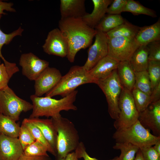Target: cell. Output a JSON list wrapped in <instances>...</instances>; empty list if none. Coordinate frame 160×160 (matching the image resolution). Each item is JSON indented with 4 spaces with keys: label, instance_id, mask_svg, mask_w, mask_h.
Returning <instances> with one entry per match:
<instances>
[{
    "label": "cell",
    "instance_id": "1",
    "mask_svg": "<svg viewBox=\"0 0 160 160\" xmlns=\"http://www.w3.org/2000/svg\"><path fill=\"white\" fill-rule=\"evenodd\" d=\"M58 27L67 40L68 52L66 57L71 63L74 62L76 55L80 50L91 45L97 32L87 25L82 18L60 19Z\"/></svg>",
    "mask_w": 160,
    "mask_h": 160
},
{
    "label": "cell",
    "instance_id": "2",
    "mask_svg": "<svg viewBox=\"0 0 160 160\" xmlns=\"http://www.w3.org/2000/svg\"><path fill=\"white\" fill-rule=\"evenodd\" d=\"M78 92L75 90L59 100L49 97H38L34 94L31 95L30 98L32 102L33 111L29 118L45 116L55 118L61 116L60 113L62 111L77 110L74 103Z\"/></svg>",
    "mask_w": 160,
    "mask_h": 160
},
{
    "label": "cell",
    "instance_id": "3",
    "mask_svg": "<svg viewBox=\"0 0 160 160\" xmlns=\"http://www.w3.org/2000/svg\"><path fill=\"white\" fill-rule=\"evenodd\" d=\"M57 132V155L58 160H64L67 155L79 145L78 132L73 123L61 116L51 118Z\"/></svg>",
    "mask_w": 160,
    "mask_h": 160
},
{
    "label": "cell",
    "instance_id": "4",
    "mask_svg": "<svg viewBox=\"0 0 160 160\" xmlns=\"http://www.w3.org/2000/svg\"><path fill=\"white\" fill-rule=\"evenodd\" d=\"M97 80L93 78L83 66L74 65L62 76L56 86L45 94L52 97L59 95L62 97L68 95L80 85L88 83L97 84Z\"/></svg>",
    "mask_w": 160,
    "mask_h": 160
},
{
    "label": "cell",
    "instance_id": "5",
    "mask_svg": "<svg viewBox=\"0 0 160 160\" xmlns=\"http://www.w3.org/2000/svg\"><path fill=\"white\" fill-rule=\"evenodd\" d=\"M113 138L116 142L130 143L139 148L152 146L160 139V137L152 134L138 120L129 127L116 130Z\"/></svg>",
    "mask_w": 160,
    "mask_h": 160
},
{
    "label": "cell",
    "instance_id": "6",
    "mask_svg": "<svg viewBox=\"0 0 160 160\" xmlns=\"http://www.w3.org/2000/svg\"><path fill=\"white\" fill-rule=\"evenodd\" d=\"M32 104L19 97L8 86L0 90V113L15 121L22 112L32 109Z\"/></svg>",
    "mask_w": 160,
    "mask_h": 160
},
{
    "label": "cell",
    "instance_id": "7",
    "mask_svg": "<svg viewBox=\"0 0 160 160\" xmlns=\"http://www.w3.org/2000/svg\"><path fill=\"white\" fill-rule=\"evenodd\" d=\"M105 94L108 104V111L111 118L117 119L119 114L118 103L123 86L118 76L117 69L108 77L97 80V84Z\"/></svg>",
    "mask_w": 160,
    "mask_h": 160
},
{
    "label": "cell",
    "instance_id": "8",
    "mask_svg": "<svg viewBox=\"0 0 160 160\" xmlns=\"http://www.w3.org/2000/svg\"><path fill=\"white\" fill-rule=\"evenodd\" d=\"M119 114L113 126L116 130L129 127L138 120L139 113L131 92L123 87L118 103Z\"/></svg>",
    "mask_w": 160,
    "mask_h": 160
},
{
    "label": "cell",
    "instance_id": "9",
    "mask_svg": "<svg viewBox=\"0 0 160 160\" xmlns=\"http://www.w3.org/2000/svg\"><path fill=\"white\" fill-rule=\"evenodd\" d=\"M107 56L119 62L129 60L139 47L135 38L108 37Z\"/></svg>",
    "mask_w": 160,
    "mask_h": 160
},
{
    "label": "cell",
    "instance_id": "10",
    "mask_svg": "<svg viewBox=\"0 0 160 160\" xmlns=\"http://www.w3.org/2000/svg\"><path fill=\"white\" fill-rule=\"evenodd\" d=\"M94 43L90 46L88 52L87 60L83 66L89 71L108 54V37L106 33L97 31Z\"/></svg>",
    "mask_w": 160,
    "mask_h": 160
},
{
    "label": "cell",
    "instance_id": "11",
    "mask_svg": "<svg viewBox=\"0 0 160 160\" xmlns=\"http://www.w3.org/2000/svg\"><path fill=\"white\" fill-rule=\"evenodd\" d=\"M19 64L22 74L31 81H35L46 68L49 63L31 52L24 53L20 57Z\"/></svg>",
    "mask_w": 160,
    "mask_h": 160
},
{
    "label": "cell",
    "instance_id": "12",
    "mask_svg": "<svg viewBox=\"0 0 160 160\" xmlns=\"http://www.w3.org/2000/svg\"><path fill=\"white\" fill-rule=\"evenodd\" d=\"M42 47L47 54L62 57H67L68 52L67 40L58 28L48 33Z\"/></svg>",
    "mask_w": 160,
    "mask_h": 160
},
{
    "label": "cell",
    "instance_id": "13",
    "mask_svg": "<svg viewBox=\"0 0 160 160\" xmlns=\"http://www.w3.org/2000/svg\"><path fill=\"white\" fill-rule=\"evenodd\" d=\"M138 120L153 135L160 137V100L151 103L144 110L139 113Z\"/></svg>",
    "mask_w": 160,
    "mask_h": 160
},
{
    "label": "cell",
    "instance_id": "14",
    "mask_svg": "<svg viewBox=\"0 0 160 160\" xmlns=\"http://www.w3.org/2000/svg\"><path fill=\"white\" fill-rule=\"evenodd\" d=\"M62 76L59 70L55 68L48 67L34 81V95L41 97L46 94L56 86Z\"/></svg>",
    "mask_w": 160,
    "mask_h": 160
},
{
    "label": "cell",
    "instance_id": "15",
    "mask_svg": "<svg viewBox=\"0 0 160 160\" xmlns=\"http://www.w3.org/2000/svg\"><path fill=\"white\" fill-rule=\"evenodd\" d=\"M23 152L18 138L0 134V160H18Z\"/></svg>",
    "mask_w": 160,
    "mask_h": 160
},
{
    "label": "cell",
    "instance_id": "16",
    "mask_svg": "<svg viewBox=\"0 0 160 160\" xmlns=\"http://www.w3.org/2000/svg\"><path fill=\"white\" fill-rule=\"evenodd\" d=\"M60 11V19L82 18L88 13L84 0H61Z\"/></svg>",
    "mask_w": 160,
    "mask_h": 160
},
{
    "label": "cell",
    "instance_id": "17",
    "mask_svg": "<svg viewBox=\"0 0 160 160\" xmlns=\"http://www.w3.org/2000/svg\"><path fill=\"white\" fill-rule=\"evenodd\" d=\"M27 119L40 130L46 140L57 153V132L52 119L35 118Z\"/></svg>",
    "mask_w": 160,
    "mask_h": 160
},
{
    "label": "cell",
    "instance_id": "18",
    "mask_svg": "<svg viewBox=\"0 0 160 160\" xmlns=\"http://www.w3.org/2000/svg\"><path fill=\"white\" fill-rule=\"evenodd\" d=\"M112 0H92L94 8L91 13H87L82 18L90 27L95 29L107 13L108 6Z\"/></svg>",
    "mask_w": 160,
    "mask_h": 160
},
{
    "label": "cell",
    "instance_id": "19",
    "mask_svg": "<svg viewBox=\"0 0 160 160\" xmlns=\"http://www.w3.org/2000/svg\"><path fill=\"white\" fill-rule=\"evenodd\" d=\"M119 63L107 56L98 62L88 72L92 76L97 80L103 79L117 69Z\"/></svg>",
    "mask_w": 160,
    "mask_h": 160
},
{
    "label": "cell",
    "instance_id": "20",
    "mask_svg": "<svg viewBox=\"0 0 160 160\" xmlns=\"http://www.w3.org/2000/svg\"><path fill=\"white\" fill-rule=\"evenodd\" d=\"M135 38L140 46H147L155 41H160V19L150 25L140 27Z\"/></svg>",
    "mask_w": 160,
    "mask_h": 160
},
{
    "label": "cell",
    "instance_id": "21",
    "mask_svg": "<svg viewBox=\"0 0 160 160\" xmlns=\"http://www.w3.org/2000/svg\"><path fill=\"white\" fill-rule=\"evenodd\" d=\"M116 69L122 86L131 91L135 84V72L129 61L119 62Z\"/></svg>",
    "mask_w": 160,
    "mask_h": 160
},
{
    "label": "cell",
    "instance_id": "22",
    "mask_svg": "<svg viewBox=\"0 0 160 160\" xmlns=\"http://www.w3.org/2000/svg\"><path fill=\"white\" fill-rule=\"evenodd\" d=\"M148 56L147 46H140L135 51L128 60L135 72L147 70Z\"/></svg>",
    "mask_w": 160,
    "mask_h": 160
},
{
    "label": "cell",
    "instance_id": "23",
    "mask_svg": "<svg viewBox=\"0 0 160 160\" xmlns=\"http://www.w3.org/2000/svg\"><path fill=\"white\" fill-rule=\"evenodd\" d=\"M140 27L125 21L122 24L106 33L108 37H123L135 38Z\"/></svg>",
    "mask_w": 160,
    "mask_h": 160
},
{
    "label": "cell",
    "instance_id": "24",
    "mask_svg": "<svg viewBox=\"0 0 160 160\" xmlns=\"http://www.w3.org/2000/svg\"><path fill=\"white\" fill-rule=\"evenodd\" d=\"M1 15H0V20ZM23 31V29L20 27L12 33L6 34L3 32L0 28V58L3 61L8 71L11 72L14 71L16 68V64L15 63L9 62L4 58L1 53L2 48L4 45L9 44L15 36H21Z\"/></svg>",
    "mask_w": 160,
    "mask_h": 160
},
{
    "label": "cell",
    "instance_id": "25",
    "mask_svg": "<svg viewBox=\"0 0 160 160\" xmlns=\"http://www.w3.org/2000/svg\"><path fill=\"white\" fill-rule=\"evenodd\" d=\"M20 128L19 123L0 113V134L11 137L18 138Z\"/></svg>",
    "mask_w": 160,
    "mask_h": 160
},
{
    "label": "cell",
    "instance_id": "26",
    "mask_svg": "<svg viewBox=\"0 0 160 160\" xmlns=\"http://www.w3.org/2000/svg\"><path fill=\"white\" fill-rule=\"evenodd\" d=\"M121 15H105L95 29L106 33L125 21Z\"/></svg>",
    "mask_w": 160,
    "mask_h": 160
},
{
    "label": "cell",
    "instance_id": "27",
    "mask_svg": "<svg viewBox=\"0 0 160 160\" xmlns=\"http://www.w3.org/2000/svg\"><path fill=\"white\" fill-rule=\"evenodd\" d=\"M113 148L121 151L118 156L119 160H134L140 149L138 146L131 143L120 142H116Z\"/></svg>",
    "mask_w": 160,
    "mask_h": 160
},
{
    "label": "cell",
    "instance_id": "28",
    "mask_svg": "<svg viewBox=\"0 0 160 160\" xmlns=\"http://www.w3.org/2000/svg\"><path fill=\"white\" fill-rule=\"evenodd\" d=\"M134 87L150 96L152 88L147 70L135 72Z\"/></svg>",
    "mask_w": 160,
    "mask_h": 160
},
{
    "label": "cell",
    "instance_id": "29",
    "mask_svg": "<svg viewBox=\"0 0 160 160\" xmlns=\"http://www.w3.org/2000/svg\"><path fill=\"white\" fill-rule=\"evenodd\" d=\"M124 12H130L135 15L143 14L153 18L157 17L156 12L154 10L146 7L134 0H127Z\"/></svg>",
    "mask_w": 160,
    "mask_h": 160
},
{
    "label": "cell",
    "instance_id": "30",
    "mask_svg": "<svg viewBox=\"0 0 160 160\" xmlns=\"http://www.w3.org/2000/svg\"><path fill=\"white\" fill-rule=\"evenodd\" d=\"M23 124L30 131L36 140L43 144L47 148L48 152L55 156H57V153L51 147L46 140L40 130L35 125L29 121L27 118H25L23 121Z\"/></svg>",
    "mask_w": 160,
    "mask_h": 160
},
{
    "label": "cell",
    "instance_id": "31",
    "mask_svg": "<svg viewBox=\"0 0 160 160\" xmlns=\"http://www.w3.org/2000/svg\"><path fill=\"white\" fill-rule=\"evenodd\" d=\"M131 92L139 113L144 110L151 103L150 96L135 87Z\"/></svg>",
    "mask_w": 160,
    "mask_h": 160
},
{
    "label": "cell",
    "instance_id": "32",
    "mask_svg": "<svg viewBox=\"0 0 160 160\" xmlns=\"http://www.w3.org/2000/svg\"><path fill=\"white\" fill-rule=\"evenodd\" d=\"M147 71L152 90L160 82V61L149 60Z\"/></svg>",
    "mask_w": 160,
    "mask_h": 160
},
{
    "label": "cell",
    "instance_id": "33",
    "mask_svg": "<svg viewBox=\"0 0 160 160\" xmlns=\"http://www.w3.org/2000/svg\"><path fill=\"white\" fill-rule=\"evenodd\" d=\"M47 152L46 148L41 143L36 140L26 148L23 153L29 156L49 157Z\"/></svg>",
    "mask_w": 160,
    "mask_h": 160
},
{
    "label": "cell",
    "instance_id": "34",
    "mask_svg": "<svg viewBox=\"0 0 160 160\" xmlns=\"http://www.w3.org/2000/svg\"><path fill=\"white\" fill-rule=\"evenodd\" d=\"M18 137L23 150L36 140L30 131L22 123L20 126Z\"/></svg>",
    "mask_w": 160,
    "mask_h": 160
},
{
    "label": "cell",
    "instance_id": "35",
    "mask_svg": "<svg viewBox=\"0 0 160 160\" xmlns=\"http://www.w3.org/2000/svg\"><path fill=\"white\" fill-rule=\"evenodd\" d=\"M149 60L160 61V41H155L148 44Z\"/></svg>",
    "mask_w": 160,
    "mask_h": 160
},
{
    "label": "cell",
    "instance_id": "36",
    "mask_svg": "<svg viewBox=\"0 0 160 160\" xmlns=\"http://www.w3.org/2000/svg\"><path fill=\"white\" fill-rule=\"evenodd\" d=\"M127 0H113L107 11V13L110 15H121L124 12Z\"/></svg>",
    "mask_w": 160,
    "mask_h": 160
},
{
    "label": "cell",
    "instance_id": "37",
    "mask_svg": "<svg viewBox=\"0 0 160 160\" xmlns=\"http://www.w3.org/2000/svg\"><path fill=\"white\" fill-rule=\"evenodd\" d=\"M144 160H160L159 155L152 146H148L140 148Z\"/></svg>",
    "mask_w": 160,
    "mask_h": 160
},
{
    "label": "cell",
    "instance_id": "38",
    "mask_svg": "<svg viewBox=\"0 0 160 160\" xmlns=\"http://www.w3.org/2000/svg\"><path fill=\"white\" fill-rule=\"evenodd\" d=\"M75 151L79 159L82 158L84 160H98L95 158L91 157L89 155L86 151L84 145L82 142H80ZM109 160H119L118 156H116Z\"/></svg>",
    "mask_w": 160,
    "mask_h": 160
},
{
    "label": "cell",
    "instance_id": "39",
    "mask_svg": "<svg viewBox=\"0 0 160 160\" xmlns=\"http://www.w3.org/2000/svg\"><path fill=\"white\" fill-rule=\"evenodd\" d=\"M4 63L0 64V90L8 86L11 78Z\"/></svg>",
    "mask_w": 160,
    "mask_h": 160
},
{
    "label": "cell",
    "instance_id": "40",
    "mask_svg": "<svg viewBox=\"0 0 160 160\" xmlns=\"http://www.w3.org/2000/svg\"><path fill=\"white\" fill-rule=\"evenodd\" d=\"M13 5V3L11 2H6L0 1V15L6 14L4 12V10L15 12V10L12 7Z\"/></svg>",
    "mask_w": 160,
    "mask_h": 160
},
{
    "label": "cell",
    "instance_id": "41",
    "mask_svg": "<svg viewBox=\"0 0 160 160\" xmlns=\"http://www.w3.org/2000/svg\"><path fill=\"white\" fill-rule=\"evenodd\" d=\"M150 96L151 103L160 100V82L153 89Z\"/></svg>",
    "mask_w": 160,
    "mask_h": 160
},
{
    "label": "cell",
    "instance_id": "42",
    "mask_svg": "<svg viewBox=\"0 0 160 160\" xmlns=\"http://www.w3.org/2000/svg\"><path fill=\"white\" fill-rule=\"evenodd\" d=\"M48 157L46 156H27L23 153L18 160H49Z\"/></svg>",
    "mask_w": 160,
    "mask_h": 160
},
{
    "label": "cell",
    "instance_id": "43",
    "mask_svg": "<svg viewBox=\"0 0 160 160\" xmlns=\"http://www.w3.org/2000/svg\"><path fill=\"white\" fill-rule=\"evenodd\" d=\"M78 159L76 154L74 152L68 153L64 160H78Z\"/></svg>",
    "mask_w": 160,
    "mask_h": 160
},
{
    "label": "cell",
    "instance_id": "44",
    "mask_svg": "<svg viewBox=\"0 0 160 160\" xmlns=\"http://www.w3.org/2000/svg\"><path fill=\"white\" fill-rule=\"evenodd\" d=\"M154 145L153 146L154 149L160 155V139L158 140Z\"/></svg>",
    "mask_w": 160,
    "mask_h": 160
},
{
    "label": "cell",
    "instance_id": "45",
    "mask_svg": "<svg viewBox=\"0 0 160 160\" xmlns=\"http://www.w3.org/2000/svg\"><path fill=\"white\" fill-rule=\"evenodd\" d=\"M134 160H144L142 152L140 149L136 153L135 157Z\"/></svg>",
    "mask_w": 160,
    "mask_h": 160
},
{
    "label": "cell",
    "instance_id": "46",
    "mask_svg": "<svg viewBox=\"0 0 160 160\" xmlns=\"http://www.w3.org/2000/svg\"><path fill=\"white\" fill-rule=\"evenodd\" d=\"M1 64V61H0V64Z\"/></svg>",
    "mask_w": 160,
    "mask_h": 160
}]
</instances>
